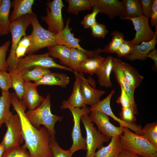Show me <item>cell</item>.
Masks as SVG:
<instances>
[{
    "label": "cell",
    "mask_w": 157,
    "mask_h": 157,
    "mask_svg": "<svg viewBox=\"0 0 157 157\" xmlns=\"http://www.w3.org/2000/svg\"><path fill=\"white\" fill-rule=\"evenodd\" d=\"M121 1L124 8L123 17L122 19L134 17L143 15L140 0H122Z\"/></svg>",
    "instance_id": "4dcf8cb0"
},
{
    "label": "cell",
    "mask_w": 157,
    "mask_h": 157,
    "mask_svg": "<svg viewBox=\"0 0 157 157\" xmlns=\"http://www.w3.org/2000/svg\"><path fill=\"white\" fill-rule=\"evenodd\" d=\"M3 0H0V7L2 3Z\"/></svg>",
    "instance_id": "f5cc1de1"
},
{
    "label": "cell",
    "mask_w": 157,
    "mask_h": 157,
    "mask_svg": "<svg viewBox=\"0 0 157 157\" xmlns=\"http://www.w3.org/2000/svg\"><path fill=\"white\" fill-rule=\"evenodd\" d=\"M112 40L109 44L102 49V52L106 53H115L116 51L124 40V36L122 33L117 30L113 31L111 33Z\"/></svg>",
    "instance_id": "e575fe53"
},
{
    "label": "cell",
    "mask_w": 157,
    "mask_h": 157,
    "mask_svg": "<svg viewBox=\"0 0 157 157\" xmlns=\"http://www.w3.org/2000/svg\"><path fill=\"white\" fill-rule=\"evenodd\" d=\"M113 57L107 56L103 62L96 74L100 85L106 88H111L112 84L110 80V75L113 68Z\"/></svg>",
    "instance_id": "7402d4cb"
},
{
    "label": "cell",
    "mask_w": 157,
    "mask_h": 157,
    "mask_svg": "<svg viewBox=\"0 0 157 157\" xmlns=\"http://www.w3.org/2000/svg\"><path fill=\"white\" fill-rule=\"evenodd\" d=\"M8 71L11 78L12 88L15 90L19 100L21 101L24 91L25 81L21 77L20 72L17 69Z\"/></svg>",
    "instance_id": "d6a6232c"
},
{
    "label": "cell",
    "mask_w": 157,
    "mask_h": 157,
    "mask_svg": "<svg viewBox=\"0 0 157 157\" xmlns=\"http://www.w3.org/2000/svg\"><path fill=\"white\" fill-rule=\"evenodd\" d=\"M90 117L92 122L97 125L98 131L108 138H111L115 136H120L123 132V128L113 125L109 121L108 116L97 110L90 111Z\"/></svg>",
    "instance_id": "7c38bea8"
},
{
    "label": "cell",
    "mask_w": 157,
    "mask_h": 157,
    "mask_svg": "<svg viewBox=\"0 0 157 157\" xmlns=\"http://www.w3.org/2000/svg\"><path fill=\"white\" fill-rule=\"evenodd\" d=\"M50 96L48 94L40 105L34 110H29L25 112L28 119L31 124L37 129L43 125L47 129L50 136L55 138L54 126L58 121L63 119V116L52 114L51 111Z\"/></svg>",
    "instance_id": "7a4b0ae2"
},
{
    "label": "cell",
    "mask_w": 157,
    "mask_h": 157,
    "mask_svg": "<svg viewBox=\"0 0 157 157\" xmlns=\"http://www.w3.org/2000/svg\"><path fill=\"white\" fill-rule=\"evenodd\" d=\"M150 18L152 26L157 27V0H152Z\"/></svg>",
    "instance_id": "bcb514c9"
},
{
    "label": "cell",
    "mask_w": 157,
    "mask_h": 157,
    "mask_svg": "<svg viewBox=\"0 0 157 157\" xmlns=\"http://www.w3.org/2000/svg\"><path fill=\"white\" fill-rule=\"evenodd\" d=\"M60 108H68L71 112L73 117L74 125L72 133L73 144L69 149L73 153L80 150H87L86 138L81 134L80 127V121L82 115L89 114L90 112V108L86 107L80 109L79 108H73L67 104L63 100Z\"/></svg>",
    "instance_id": "52a82bcc"
},
{
    "label": "cell",
    "mask_w": 157,
    "mask_h": 157,
    "mask_svg": "<svg viewBox=\"0 0 157 157\" xmlns=\"http://www.w3.org/2000/svg\"><path fill=\"white\" fill-rule=\"evenodd\" d=\"M143 136L151 144L157 147V123H148L142 129Z\"/></svg>",
    "instance_id": "d590c367"
},
{
    "label": "cell",
    "mask_w": 157,
    "mask_h": 157,
    "mask_svg": "<svg viewBox=\"0 0 157 157\" xmlns=\"http://www.w3.org/2000/svg\"><path fill=\"white\" fill-rule=\"evenodd\" d=\"M114 90H113L104 99L100 101L95 105L91 106L90 111L97 110L104 113L112 117L115 121L117 122L119 124V126L127 127L133 131L136 134L143 135L141 126L135 127L126 124L117 117L113 113L110 106V101L113 95L115 93Z\"/></svg>",
    "instance_id": "5bb4252c"
},
{
    "label": "cell",
    "mask_w": 157,
    "mask_h": 157,
    "mask_svg": "<svg viewBox=\"0 0 157 157\" xmlns=\"http://www.w3.org/2000/svg\"><path fill=\"white\" fill-rule=\"evenodd\" d=\"M11 104L18 115L25 142L22 147L28 150L31 157H53L50 146V135L44 126L37 129L28 119L25 114L26 107L20 101L15 92L10 93Z\"/></svg>",
    "instance_id": "6da1fadb"
},
{
    "label": "cell",
    "mask_w": 157,
    "mask_h": 157,
    "mask_svg": "<svg viewBox=\"0 0 157 157\" xmlns=\"http://www.w3.org/2000/svg\"><path fill=\"white\" fill-rule=\"evenodd\" d=\"M12 88L10 74L6 71L0 69V88L2 92H7Z\"/></svg>",
    "instance_id": "ab89813d"
},
{
    "label": "cell",
    "mask_w": 157,
    "mask_h": 157,
    "mask_svg": "<svg viewBox=\"0 0 157 157\" xmlns=\"http://www.w3.org/2000/svg\"><path fill=\"white\" fill-rule=\"evenodd\" d=\"M70 18H68L66 25L63 29L56 35V40L57 44L65 45L69 48H75L86 53H89L91 50L84 49L79 45V39L75 38L73 33L71 32V28H69Z\"/></svg>",
    "instance_id": "e0dca14e"
},
{
    "label": "cell",
    "mask_w": 157,
    "mask_h": 157,
    "mask_svg": "<svg viewBox=\"0 0 157 157\" xmlns=\"http://www.w3.org/2000/svg\"><path fill=\"white\" fill-rule=\"evenodd\" d=\"M92 35L95 38H104L108 33L106 26L97 22L90 27Z\"/></svg>",
    "instance_id": "7bdbcfd3"
},
{
    "label": "cell",
    "mask_w": 157,
    "mask_h": 157,
    "mask_svg": "<svg viewBox=\"0 0 157 157\" xmlns=\"http://www.w3.org/2000/svg\"><path fill=\"white\" fill-rule=\"evenodd\" d=\"M92 8H96L99 13H104L113 19L116 17H123L124 8L121 1L118 0H90Z\"/></svg>",
    "instance_id": "4fadbf2b"
},
{
    "label": "cell",
    "mask_w": 157,
    "mask_h": 157,
    "mask_svg": "<svg viewBox=\"0 0 157 157\" xmlns=\"http://www.w3.org/2000/svg\"><path fill=\"white\" fill-rule=\"evenodd\" d=\"M51 72L48 68L40 66L28 67L20 72V74L24 81H37L44 75Z\"/></svg>",
    "instance_id": "f1b7e54d"
},
{
    "label": "cell",
    "mask_w": 157,
    "mask_h": 157,
    "mask_svg": "<svg viewBox=\"0 0 157 157\" xmlns=\"http://www.w3.org/2000/svg\"><path fill=\"white\" fill-rule=\"evenodd\" d=\"M50 146L53 157H72L73 153L69 149L64 150L59 145L55 138L50 136Z\"/></svg>",
    "instance_id": "8d00e7d4"
},
{
    "label": "cell",
    "mask_w": 157,
    "mask_h": 157,
    "mask_svg": "<svg viewBox=\"0 0 157 157\" xmlns=\"http://www.w3.org/2000/svg\"><path fill=\"white\" fill-rule=\"evenodd\" d=\"M113 72L115 78L119 85H122L127 93L131 104V108L135 115L138 111L134 97V90L125 78L122 67V60L119 58H113Z\"/></svg>",
    "instance_id": "9a60e30c"
},
{
    "label": "cell",
    "mask_w": 157,
    "mask_h": 157,
    "mask_svg": "<svg viewBox=\"0 0 157 157\" xmlns=\"http://www.w3.org/2000/svg\"><path fill=\"white\" fill-rule=\"evenodd\" d=\"M119 85L121 90V94L116 100V102L120 104L122 107H130L131 108L130 101L127 93L122 86Z\"/></svg>",
    "instance_id": "f6af8a7d"
},
{
    "label": "cell",
    "mask_w": 157,
    "mask_h": 157,
    "mask_svg": "<svg viewBox=\"0 0 157 157\" xmlns=\"http://www.w3.org/2000/svg\"><path fill=\"white\" fill-rule=\"evenodd\" d=\"M47 48L50 56L58 58L62 64L69 68L70 48L65 45L58 44L49 47Z\"/></svg>",
    "instance_id": "f546056e"
},
{
    "label": "cell",
    "mask_w": 157,
    "mask_h": 157,
    "mask_svg": "<svg viewBox=\"0 0 157 157\" xmlns=\"http://www.w3.org/2000/svg\"><path fill=\"white\" fill-rule=\"evenodd\" d=\"M155 34L153 38L148 42H143L140 44L134 45L132 52L126 58L128 60H144L147 58L149 52L155 48L157 43V27L155 28Z\"/></svg>",
    "instance_id": "ac0fdd59"
},
{
    "label": "cell",
    "mask_w": 157,
    "mask_h": 157,
    "mask_svg": "<svg viewBox=\"0 0 157 157\" xmlns=\"http://www.w3.org/2000/svg\"><path fill=\"white\" fill-rule=\"evenodd\" d=\"M138 156L131 151L122 149L117 157H138Z\"/></svg>",
    "instance_id": "681fc988"
},
{
    "label": "cell",
    "mask_w": 157,
    "mask_h": 157,
    "mask_svg": "<svg viewBox=\"0 0 157 157\" xmlns=\"http://www.w3.org/2000/svg\"><path fill=\"white\" fill-rule=\"evenodd\" d=\"M93 11L90 14L85 15L81 22V24L85 28H88L94 25L97 22L96 17L99 13V10L96 8H93Z\"/></svg>",
    "instance_id": "b9f144b4"
},
{
    "label": "cell",
    "mask_w": 157,
    "mask_h": 157,
    "mask_svg": "<svg viewBox=\"0 0 157 157\" xmlns=\"http://www.w3.org/2000/svg\"><path fill=\"white\" fill-rule=\"evenodd\" d=\"M80 74L81 79V91L86 104L91 106L96 104L101 101L100 98L105 93V91L92 87L83 74Z\"/></svg>",
    "instance_id": "d6986e66"
},
{
    "label": "cell",
    "mask_w": 157,
    "mask_h": 157,
    "mask_svg": "<svg viewBox=\"0 0 157 157\" xmlns=\"http://www.w3.org/2000/svg\"><path fill=\"white\" fill-rule=\"evenodd\" d=\"M140 1L143 15L147 17L150 18L152 0H141Z\"/></svg>",
    "instance_id": "7dc6e473"
},
{
    "label": "cell",
    "mask_w": 157,
    "mask_h": 157,
    "mask_svg": "<svg viewBox=\"0 0 157 157\" xmlns=\"http://www.w3.org/2000/svg\"><path fill=\"white\" fill-rule=\"evenodd\" d=\"M5 150V147L3 144L1 142L0 144V157H2Z\"/></svg>",
    "instance_id": "816d5d0a"
},
{
    "label": "cell",
    "mask_w": 157,
    "mask_h": 157,
    "mask_svg": "<svg viewBox=\"0 0 157 157\" xmlns=\"http://www.w3.org/2000/svg\"><path fill=\"white\" fill-rule=\"evenodd\" d=\"M102 52V50L98 48L91 51L89 53L75 48H70L69 68L73 71L76 72L78 67L84 60L96 57Z\"/></svg>",
    "instance_id": "ffe728a7"
},
{
    "label": "cell",
    "mask_w": 157,
    "mask_h": 157,
    "mask_svg": "<svg viewBox=\"0 0 157 157\" xmlns=\"http://www.w3.org/2000/svg\"><path fill=\"white\" fill-rule=\"evenodd\" d=\"M68 6L67 10L69 13L77 15L82 11L91 10L92 8L90 0H67Z\"/></svg>",
    "instance_id": "836d02e7"
},
{
    "label": "cell",
    "mask_w": 157,
    "mask_h": 157,
    "mask_svg": "<svg viewBox=\"0 0 157 157\" xmlns=\"http://www.w3.org/2000/svg\"><path fill=\"white\" fill-rule=\"evenodd\" d=\"M138 157H144V156H142L138 155Z\"/></svg>",
    "instance_id": "db71d44e"
},
{
    "label": "cell",
    "mask_w": 157,
    "mask_h": 157,
    "mask_svg": "<svg viewBox=\"0 0 157 157\" xmlns=\"http://www.w3.org/2000/svg\"><path fill=\"white\" fill-rule=\"evenodd\" d=\"M46 8L47 15L41 17L48 25V30L56 34L64 28L62 10L64 5L61 0L48 2Z\"/></svg>",
    "instance_id": "30bf717a"
},
{
    "label": "cell",
    "mask_w": 157,
    "mask_h": 157,
    "mask_svg": "<svg viewBox=\"0 0 157 157\" xmlns=\"http://www.w3.org/2000/svg\"><path fill=\"white\" fill-rule=\"evenodd\" d=\"M38 85L30 81H25L22 100V104L29 110H34L39 107L45 98L39 95L37 91Z\"/></svg>",
    "instance_id": "2e32d148"
},
{
    "label": "cell",
    "mask_w": 157,
    "mask_h": 157,
    "mask_svg": "<svg viewBox=\"0 0 157 157\" xmlns=\"http://www.w3.org/2000/svg\"><path fill=\"white\" fill-rule=\"evenodd\" d=\"M120 136L122 149L144 157H157V147L150 143L143 135L132 132L127 127H123Z\"/></svg>",
    "instance_id": "3957f363"
},
{
    "label": "cell",
    "mask_w": 157,
    "mask_h": 157,
    "mask_svg": "<svg viewBox=\"0 0 157 157\" xmlns=\"http://www.w3.org/2000/svg\"><path fill=\"white\" fill-rule=\"evenodd\" d=\"M31 15H23L10 23V32L11 33L12 40L10 53L6 60L8 71L17 69V60L15 56V49L22 37L26 35V31L31 24Z\"/></svg>",
    "instance_id": "5b68a950"
},
{
    "label": "cell",
    "mask_w": 157,
    "mask_h": 157,
    "mask_svg": "<svg viewBox=\"0 0 157 157\" xmlns=\"http://www.w3.org/2000/svg\"><path fill=\"white\" fill-rule=\"evenodd\" d=\"M75 77L72 93L67 100H64L68 105L73 108H84L86 107L81 89V76L78 72L74 71Z\"/></svg>",
    "instance_id": "44dd1931"
},
{
    "label": "cell",
    "mask_w": 157,
    "mask_h": 157,
    "mask_svg": "<svg viewBox=\"0 0 157 157\" xmlns=\"http://www.w3.org/2000/svg\"><path fill=\"white\" fill-rule=\"evenodd\" d=\"M123 19L131 20L136 31L134 38L130 41L133 45L140 44L143 42L151 40L154 37L155 32L154 31L150 26L149 18L143 15L132 18H124Z\"/></svg>",
    "instance_id": "8fae6325"
},
{
    "label": "cell",
    "mask_w": 157,
    "mask_h": 157,
    "mask_svg": "<svg viewBox=\"0 0 157 157\" xmlns=\"http://www.w3.org/2000/svg\"><path fill=\"white\" fill-rule=\"evenodd\" d=\"M40 66L49 68L53 67L74 71L64 65L57 63L49 56L48 52L43 54L28 55L24 58L17 60L16 69L19 72L31 67Z\"/></svg>",
    "instance_id": "ba28073f"
},
{
    "label": "cell",
    "mask_w": 157,
    "mask_h": 157,
    "mask_svg": "<svg viewBox=\"0 0 157 157\" xmlns=\"http://www.w3.org/2000/svg\"><path fill=\"white\" fill-rule=\"evenodd\" d=\"M5 124L7 130L1 142L5 147L6 151L14 146H19L24 139L20 120L17 113H12Z\"/></svg>",
    "instance_id": "9c48e42d"
},
{
    "label": "cell",
    "mask_w": 157,
    "mask_h": 157,
    "mask_svg": "<svg viewBox=\"0 0 157 157\" xmlns=\"http://www.w3.org/2000/svg\"><path fill=\"white\" fill-rule=\"evenodd\" d=\"M147 58H149L154 61L156 67H157V50L156 48L151 50L147 56Z\"/></svg>",
    "instance_id": "f907efd6"
},
{
    "label": "cell",
    "mask_w": 157,
    "mask_h": 157,
    "mask_svg": "<svg viewBox=\"0 0 157 157\" xmlns=\"http://www.w3.org/2000/svg\"><path fill=\"white\" fill-rule=\"evenodd\" d=\"M107 146H103L95 152L94 157H117L122 150L120 136H115L111 138Z\"/></svg>",
    "instance_id": "d4e9b609"
},
{
    "label": "cell",
    "mask_w": 157,
    "mask_h": 157,
    "mask_svg": "<svg viewBox=\"0 0 157 157\" xmlns=\"http://www.w3.org/2000/svg\"><path fill=\"white\" fill-rule=\"evenodd\" d=\"M70 78L66 74L51 72L44 75L40 80L35 82L37 85H58L65 88L69 84Z\"/></svg>",
    "instance_id": "603a6c76"
},
{
    "label": "cell",
    "mask_w": 157,
    "mask_h": 157,
    "mask_svg": "<svg viewBox=\"0 0 157 157\" xmlns=\"http://www.w3.org/2000/svg\"><path fill=\"white\" fill-rule=\"evenodd\" d=\"M34 1L33 0H15L13 1L11 5L14 9L9 19L10 22L23 15L33 14L32 6Z\"/></svg>",
    "instance_id": "cb8c5ba5"
},
{
    "label": "cell",
    "mask_w": 157,
    "mask_h": 157,
    "mask_svg": "<svg viewBox=\"0 0 157 157\" xmlns=\"http://www.w3.org/2000/svg\"><path fill=\"white\" fill-rule=\"evenodd\" d=\"M11 5L10 0H3L0 7V36L6 35L10 32L9 15Z\"/></svg>",
    "instance_id": "83f0119b"
},
{
    "label": "cell",
    "mask_w": 157,
    "mask_h": 157,
    "mask_svg": "<svg viewBox=\"0 0 157 157\" xmlns=\"http://www.w3.org/2000/svg\"><path fill=\"white\" fill-rule=\"evenodd\" d=\"M119 115V118L126 124L135 127L141 126L136 124L135 115L131 108L122 107L121 111Z\"/></svg>",
    "instance_id": "74e56055"
},
{
    "label": "cell",
    "mask_w": 157,
    "mask_h": 157,
    "mask_svg": "<svg viewBox=\"0 0 157 157\" xmlns=\"http://www.w3.org/2000/svg\"><path fill=\"white\" fill-rule=\"evenodd\" d=\"M11 104L9 91L2 92L0 97V128L13 113L9 109Z\"/></svg>",
    "instance_id": "1f68e13d"
},
{
    "label": "cell",
    "mask_w": 157,
    "mask_h": 157,
    "mask_svg": "<svg viewBox=\"0 0 157 157\" xmlns=\"http://www.w3.org/2000/svg\"><path fill=\"white\" fill-rule=\"evenodd\" d=\"M10 44L9 40L6 41L0 47V69L7 71V68L6 59L7 52Z\"/></svg>",
    "instance_id": "ee69618b"
},
{
    "label": "cell",
    "mask_w": 157,
    "mask_h": 157,
    "mask_svg": "<svg viewBox=\"0 0 157 157\" xmlns=\"http://www.w3.org/2000/svg\"><path fill=\"white\" fill-rule=\"evenodd\" d=\"M105 58L100 55L88 58L83 61L77 68V72L86 73L92 75L96 74Z\"/></svg>",
    "instance_id": "484cf974"
},
{
    "label": "cell",
    "mask_w": 157,
    "mask_h": 157,
    "mask_svg": "<svg viewBox=\"0 0 157 157\" xmlns=\"http://www.w3.org/2000/svg\"><path fill=\"white\" fill-rule=\"evenodd\" d=\"M122 67L125 79L135 91L142 83L143 77L139 73L136 69L127 63L122 61Z\"/></svg>",
    "instance_id": "4316f807"
},
{
    "label": "cell",
    "mask_w": 157,
    "mask_h": 157,
    "mask_svg": "<svg viewBox=\"0 0 157 157\" xmlns=\"http://www.w3.org/2000/svg\"><path fill=\"white\" fill-rule=\"evenodd\" d=\"M81 120L85 127L86 133L87 152L85 157H94L97 149H100L104 143L109 141L110 138L103 135L94 126L88 114L82 115Z\"/></svg>",
    "instance_id": "8992f818"
},
{
    "label": "cell",
    "mask_w": 157,
    "mask_h": 157,
    "mask_svg": "<svg viewBox=\"0 0 157 157\" xmlns=\"http://www.w3.org/2000/svg\"><path fill=\"white\" fill-rule=\"evenodd\" d=\"M31 44L30 35H26L21 38L17 45L23 46L28 48Z\"/></svg>",
    "instance_id": "c3c4849f"
},
{
    "label": "cell",
    "mask_w": 157,
    "mask_h": 157,
    "mask_svg": "<svg viewBox=\"0 0 157 157\" xmlns=\"http://www.w3.org/2000/svg\"><path fill=\"white\" fill-rule=\"evenodd\" d=\"M2 157H31L29 151L19 145L14 146L5 151Z\"/></svg>",
    "instance_id": "f35d334b"
},
{
    "label": "cell",
    "mask_w": 157,
    "mask_h": 157,
    "mask_svg": "<svg viewBox=\"0 0 157 157\" xmlns=\"http://www.w3.org/2000/svg\"><path fill=\"white\" fill-rule=\"evenodd\" d=\"M133 46L130 41L124 40L116 51L115 53L118 58L126 57L132 52Z\"/></svg>",
    "instance_id": "60d3db41"
},
{
    "label": "cell",
    "mask_w": 157,
    "mask_h": 157,
    "mask_svg": "<svg viewBox=\"0 0 157 157\" xmlns=\"http://www.w3.org/2000/svg\"><path fill=\"white\" fill-rule=\"evenodd\" d=\"M31 17L33 31L30 35L31 44L26 54H32L42 48L57 44L56 40V34L43 28L34 13L31 15Z\"/></svg>",
    "instance_id": "277c9868"
}]
</instances>
